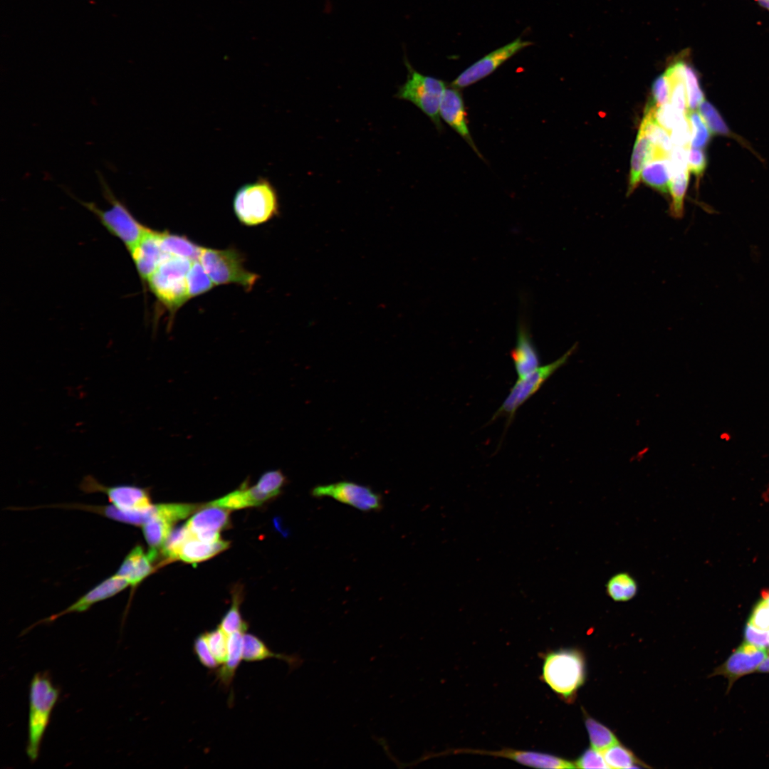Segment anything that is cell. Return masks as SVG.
<instances>
[{"label": "cell", "instance_id": "cell-1", "mask_svg": "<svg viewBox=\"0 0 769 769\" xmlns=\"http://www.w3.org/2000/svg\"><path fill=\"white\" fill-rule=\"evenodd\" d=\"M541 680L563 701L571 703L586 679L584 654L576 649H560L542 654Z\"/></svg>", "mask_w": 769, "mask_h": 769}, {"label": "cell", "instance_id": "cell-2", "mask_svg": "<svg viewBox=\"0 0 769 769\" xmlns=\"http://www.w3.org/2000/svg\"><path fill=\"white\" fill-rule=\"evenodd\" d=\"M97 174L102 194L110 204L108 209H101L94 202L73 198L92 212L104 228L120 240L130 251L150 229L139 221L126 204L115 197L103 176L99 172Z\"/></svg>", "mask_w": 769, "mask_h": 769}, {"label": "cell", "instance_id": "cell-3", "mask_svg": "<svg viewBox=\"0 0 769 769\" xmlns=\"http://www.w3.org/2000/svg\"><path fill=\"white\" fill-rule=\"evenodd\" d=\"M192 261L165 253L146 283L158 301L172 315L189 299L187 275Z\"/></svg>", "mask_w": 769, "mask_h": 769}, {"label": "cell", "instance_id": "cell-4", "mask_svg": "<svg viewBox=\"0 0 769 769\" xmlns=\"http://www.w3.org/2000/svg\"><path fill=\"white\" fill-rule=\"evenodd\" d=\"M58 697L59 689L53 684L48 673H37L33 676L29 688L26 746V754L31 763L38 758L43 736Z\"/></svg>", "mask_w": 769, "mask_h": 769}, {"label": "cell", "instance_id": "cell-5", "mask_svg": "<svg viewBox=\"0 0 769 769\" xmlns=\"http://www.w3.org/2000/svg\"><path fill=\"white\" fill-rule=\"evenodd\" d=\"M233 208L235 216L242 224L253 226L264 224L278 214L277 192L268 179L260 177L237 190Z\"/></svg>", "mask_w": 769, "mask_h": 769}, {"label": "cell", "instance_id": "cell-6", "mask_svg": "<svg viewBox=\"0 0 769 769\" xmlns=\"http://www.w3.org/2000/svg\"><path fill=\"white\" fill-rule=\"evenodd\" d=\"M404 63L408 70L407 78L399 86L396 98L413 103L429 117L439 131H441L439 107L447 87L446 83L440 79L419 73L407 59Z\"/></svg>", "mask_w": 769, "mask_h": 769}, {"label": "cell", "instance_id": "cell-7", "mask_svg": "<svg viewBox=\"0 0 769 769\" xmlns=\"http://www.w3.org/2000/svg\"><path fill=\"white\" fill-rule=\"evenodd\" d=\"M214 285L237 284L250 291L258 276L246 270L244 258L234 249H214L204 247L199 257Z\"/></svg>", "mask_w": 769, "mask_h": 769}, {"label": "cell", "instance_id": "cell-8", "mask_svg": "<svg viewBox=\"0 0 769 769\" xmlns=\"http://www.w3.org/2000/svg\"><path fill=\"white\" fill-rule=\"evenodd\" d=\"M576 345L571 347L564 355L556 360L539 367L531 374L518 378L516 383L497 411L493 415L491 422L503 417L506 418L507 427L512 422L517 410L533 395L544 383L562 366H563L574 352Z\"/></svg>", "mask_w": 769, "mask_h": 769}, {"label": "cell", "instance_id": "cell-9", "mask_svg": "<svg viewBox=\"0 0 769 769\" xmlns=\"http://www.w3.org/2000/svg\"><path fill=\"white\" fill-rule=\"evenodd\" d=\"M80 488L87 493H105L112 505L124 512H139L152 505L147 488L131 484L107 486L91 475H87L83 478Z\"/></svg>", "mask_w": 769, "mask_h": 769}, {"label": "cell", "instance_id": "cell-10", "mask_svg": "<svg viewBox=\"0 0 769 769\" xmlns=\"http://www.w3.org/2000/svg\"><path fill=\"white\" fill-rule=\"evenodd\" d=\"M197 504H155L152 517L142 526L144 538L150 548L159 550L173 530L174 524L196 511Z\"/></svg>", "mask_w": 769, "mask_h": 769}, {"label": "cell", "instance_id": "cell-11", "mask_svg": "<svg viewBox=\"0 0 769 769\" xmlns=\"http://www.w3.org/2000/svg\"><path fill=\"white\" fill-rule=\"evenodd\" d=\"M311 493L315 498L330 497L362 511H380L382 508L380 494L368 486L352 481H343L317 486Z\"/></svg>", "mask_w": 769, "mask_h": 769}, {"label": "cell", "instance_id": "cell-12", "mask_svg": "<svg viewBox=\"0 0 769 769\" xmlns=\"http://www.w3.org/2000/svg\"><path fill=\"white\" fill-rule=\"evenodd\" d=\"M532 43L520 38L500 47L471 65L460 73L451 83V86L461 89L482 80L493 73L499 66Z\"/></svg>", "mask_w": 769, "mask_h": 769}, {"label": "cell", "instance_id": "cell-13", "mask_svg": "<svg viewBox=\"0 0 769 769\" xmlns=\"http://www.w3.org/2000/svg\"><path fill=\"white\" fill-rule=\"evenodd\" d=\"M449 753H471L478 755H488L494 757L505 758L518 762L524 765L539 768H575V763L562 758L561 757L541 753L525 750H516L505 748L501 750H486L469 748H460L451 750Z\"/></svg>", "mask_w": 769, "mask_h": 769}, {"label": "cell", "instance_id": "cell-14", "mask_svg": "<svg viewBox=\"0 0 769 769\" xmlns=\"http://www.w3.org/2000/svg\"><path fill=\"white\" fill-rule=\"evenodd\" d=\"M439 114L441 118L463 137L474 151L482 158L470 133L464 101L459 89L452 86L446 87L441 97Z\"/></svg>", "mask_w": 769, "mask_h": 769}, {"label": "cell", "instance_id": "cell-15", "mask_svg": "<svg viewBox=\"0 0 769 769\" xmlns=\"http://www.w3.org/2000/svg\"><path fill=\"white\" fill-rule=\"evenodd\" d=\"M159 550L150 548L147 552L139 545L126 555L115 573L125 579L132 590L157 568L155 563L159 558Z\"/></svg>", "mask_w": 769, "mask_h": 769}, {"label": "cell", "instance_id": "cell-16", "mask_svg": "<svg viewBox=\"0 0 769 769\" xmlns=\"http://www.w3.org/2000/svg\"><path fill=\"white\" fill-rule=\"evenodd\" d=\"M128 582L123 578L114 574L95 585L68 607L38 622L34 625L51 622L67 614L83 612L88 610L94 604L110 598L127 587Z\"/></svg>", "mask_w": 769, "mask_h": 769}, {"label": "cell", "instance_id": "cell-17", "mask_svg": "<svg viewBox=\"0 0 769 769\" xmlns=\"http://www.w3.org/2000/svg\"><path fill=\"white\" fill-rule=\"evenodd\" d=\"M766 656L765 648L743 643L715 671L714 674L726 676L732 684L741 676L757 670Z\"/></svg>", "mask_w": 769, "mask_h": 769}, {"label": "cell", "instance_id": "cell-18", "mask_svg": "<svg viewBox=\"0 0 769 769\" xmlns=\"http://www.w3.org/2000/svg\"><path fill=\"white\" fill-rule=\"evenodd\" d=\"M209 506L197 512L185 525L195 538L213 543L221 539L219 531L227 527L229 516L226 509Z\"/></svg>", "mask_w": 769, "mask_h": 769}, {"label": "cell", "instance_id": "cell-19", "mask_svg": "<svg viewBox=\"0 0 769 769\" xmlns=\"http://www.w3.org/2000/svg\"><path fill=\"white\" fill-rule=\"evenodd\" d=\"M129 252L145 286L165 254L160 247L159 231L150 229Z\"/></svg>", "mask_w": 769, "mask_h": 769}, {"label": "cell", "instance_id": "cell-20", "mask_svg": "<svg viewBox=\"0 0 769 769\" xmlns=\"http://www.w3.org/2000/svg\"><path fill=\"white\" fill-rule=\"evenodd\" d=\"M510 356L518 378L531 374L540 367L539 352L523 320L518 322L516 345L511 349Z\"/></svg>", "mask_w": 769, "mask_h": 769}, {"label": "cell", "instance_id": "cell-21", "mask_svg": "<svg viewBox=\"0 0 769 769\" xmlns=\"http://www.w3.org/2000/svg\"><path fill=\"white\" fill-rule=\"evenodd\" d=\"M664 155L665 157L666 154L653 145L639 130L632 155L627 196L634 191L639 183L643 167L648 162L663 157Z\"/></svg>", "mask_w": 769, "mask_h": 769}, {"label": "cell", "instance_id": "cell-22", "mask_svg": "<svg viewBox=\"0 0 769 769\" xmlns=\"http://www.w3.org/2000/svg\"><path fill=\"white\" fill-rule=\"evenodd\" d=\"M272 658L286 661L291 670L298 668L303 663L298 655L276 653L258 636L247 632L244 634L243 661L257 662Z\"/></svg>", "mask_w": 769, "mask_h": 769}, {"label": "cell", "instance_id": "cell-23", "mask_svg": "<svg viewBox=\"0 0 769 769\" xmlns=\"http://www.w3.org/2000/svg\"><path fill=\"white\" fill-rule=\"evenodd\" d=\"M229 547V542L219 540L210 543L201 540L192 535L181 545L177 554V560L196 564L209 559Z\"/></svg>", "mask_w": 769, "mask_h": 769}, {"label": "cell", "instance_id": "cell-24", "mask_svg": "<svg viewBox=\"0 0 769 769\" xmlns=\"http://www.w3.org/2000/svg\"><path fill=\"white\" fill-rule=\"evenodd\" d=\"M243 632L229 634L228 654L226 661L214 671L216 679L225 689L232 684L236 671L243 661Z\"/></svg>", "mask_w": 769, "mask_h": 769}, {"label": "cell", "instance_id": "cell-25", "mask_svg": "<svg viewBox=\"0 0 769 769\" xmlns=\"http://www.w3.org/2000/svg\"><path fill=\"white\" fill-rule=\"evenodd\" d=\"M160 247L164 253L187 258L192 261L199 260L203 246H201L184 236L159 231Z\"/></svg>", "mask_w": 769, "mask_h": 769}, {"label": "cell", "instance_id": "cell-26", "mask_svg": "<svg viewBox=\"0 0 769 769\" xmlns=\"http://www.w3.org/2000/svg\"><path fill=\"white\" fill-rule=\"evenodd\" d=\"M656 107L651 103H648L639 130L642 132L653 145L669 155L674 145L669 132L662 127L654 117V110Z\"/></svg>", "mask_w": 769, "mask_h": 769}, {"label": "cell", "instance_id": "cell-27", "mask_svg": "<svg viewBox=\"0 0 769 769\" xmlns=\"http://www.w3.org/2000/svg\"><path fill=\"white\" fill-rule=\"evenodd\" d=\"M642 178L652 188L667 194L671 178L669 157L654 159L648 162L642 172Z\"/></svg>", "mask_w": 769, "mask_h": 769}, {"label": "cell", "instance_id": "cell-28", "mask_svg": "<svg viewBox=\"0 0 769 769\" xmlns=\"http://www.w3.org/2000/svg\"><path fill=\"white\" fill-rule=\"evenodd\" d=\"M637 591V581L626 572L614 575L606 584L607 594L615 602L629 601L636 596Z\"/></svg>", "mask_w": 769, "mask_h": 769}, {"label": "cell", "instance_id": "cell-29", "mask_svg": "<svg viewBox=\"0 0 769 769\" xmlns=\"http://www.w3.org/2000/svg\"><path fill=\"white\" fill-rule=\"evenodd\" d=\"M699 110L711 134L733 138L746 148H750L742 137L730 130L719 112L708 101L704 100L699 105Z\"/></svg>", "mask_w": 769, "mask_h": 769}, {"label": "cell", "instance_id": "cell-30", "mask_svg": "<svg viewBox=\"0 0 769 769\" xmlns=\"http://www.w3.org/2000/svg\"><path fill=\"white\" fill-rule=\"evenodd\" d=\"M585 725L588 733L591 747L597 750H605L619 743L615 733L608 727L590 716L583 711Z\"/></svg>", "mask_w": 769, "mask_h": 769}, {"label": "cell", "instance_id": "cell-31", "mask_svg": "<svg viewBox=\"0 0 769 769\" xmlns=\"http://www.w3.org/2000/svg\"><path fill=\"white\" fill-rule=\"evenodd\" d=\"M602 754L609 768H649L632 750L619 742L606 748Z\"/></svg>", "mask_w": 769, "mask_h": 769}, {"label": "cell", "instance_id": "cell-32", "mask_svg": "<svg viewBox=\"0 0 769 769\" xmlns=\"http://www.w3.org/2000/svg\"><path fill=\"white\" fill-rule=\"evenodd\" d=\"M689 179V171L673 174L669 185L671 203L669 207L670 215L675 219H681L684 213V198Z\"/></svg>", "mask_w": 769, "mask_h": 769}, {"label": "cell", "instance_id": "cell-33", "mask_svg": "<svg viewBox=\"0 0 769 769\" xmlns=\"http://www.w3.org/2000/svg\"><path fill=\"white\" fill-rule=\"evenodd\" d=\"M187 283L189 298L206 293L215 286L198 260L192 263L187 275Z\"/></svg>", "mask_w": 769, "mask_h": 769}, {"label": "cell", "instance_id": "cell-34", "mask_svg": "<svg viewBox=\"0 0 769 769\" xmlns=\"http://www.w3.org/2000/svg\"><path fill=\"white\" fill-rule=\"evenodd\" d=\"M685 80L688 111H694L699 108L705 98L700 85L699 74L689 60L685 68Z\"/></svg>", "mask_w": 769, "mask_h": 769}, {"label": "cell", "instance_id": "cell-35", "mask_svg": "<svg viewBox=\"0 0 769 769\" xmlns=\"http://www.w3.org/2000/svg\"><path fill=\"white\" fill-rule=\"evenodd\" d=\"M204 634L212 655L219 664H222L227 657L229 634L219 626Z\"/></svg>", "mask_w": 769, "mask_h": 769}, {"label": "cell", "instance_id": "cell-36", "mask_svg": "<svg viewBox=\"0 0 769 769\" xmlns=\"http://www.w3.org/2000/svg\"><path fill=\"white\" fill-rule=\"evenodd\" d=\"M240 597L234 595L231 607L222 617L219 627L228 634L240 632L245 633L249 624L243 619L239 609Z\"/></svg>", "mask_w": 769, "mask_h": 769}, {"label": "cell", "instance_id": "cell-37", "mask_svg": "<svg viewBox=\"0 0 769 769\" xmlns=\"http://www.w3.org/2000/svg\"><path fill=\"white\" fill-rule=\"evenodd\" d=\"M691 130V147L694 148H704L710 141L711 132L703 121L701 115L695 110L688 111Z\"/></svg>", "mask_w": 769, "mask_h": 769}, {"label": "cell", "instance_id": "cell-38", "mask_svg": "<svg viewBox=\"0 0 769 769\" xmlns=\"http://www.w3.org/2000/svg\"><path fill=\"white\" fill-rule=\"evenodd\" d=\"M286 480L280 470H273L264 473L255 486L269 500L280 493Z\"/></svg>", "mask_w": 769, "mask_h": 769}, {"label": "cell", "instance_id": "cell-39", "mask_svg": "<svg viewBox=\"0 0 769 769\" xmlns=\"http://www.w3.org/2000/svg\"><path fill=\"white\" fill-rule=\"evenodd\" d=\"M209 505L228 510L252 507L246 488L236 490L224 497L210 502Z\"/></svg>", "mask_w": 769, "mask_h": 769}, {"label": "cell", "instance_id": "cell-40", "mask_svg": "<svg viewBox=\"0 0 769 769\" xmlns=\"http://www.w3.org/2000/svg\"><path fill=\"white\" fill-rule=\"evenodd\" d=\"M685 115L686 114L679 112L669 103L656 107L654 110V119L669 133Z\"/></svg>", "mask_w": 769, "mask_h": 769}, {"label": "cell", "instance_id": "cell-41", "mask_svg": "<svg viewBox=\"0 0 769 769\" xmlns=\"http://www.w3.org/2000/svg\"><path fill=\"white\" fill-rule=\"evenodd\" d=\"M193 652L199 663L207 669L214 671L218 669L219 664L209 649L204 632L194 638Z\"/></svg>", "mask_w": 769, "mask_h": 769}, {"label": "cell", "instance_id": "cell-42", "mask_svg": "<svg viewBox=\"0 0 769 769\" xmlns=\"http://www.w3.org/2000/svg\"><path fill=\"white\" fill-rule=\"evenodd\" d=\"M669 135L674 146L686 149L691 147V130L687 113L674 127Z\"/></svg>", "mask_w": 769, "mask_h": 769}, {"label": "cell", "instance_id": "cell-43", "mask_svg": "<svg viewBox=\"0 0 769 769\" xmlns=\"http://www.w3.org/2000/svg\"><path fill=\"white\" fill-rule=\"evenodd\" d=\"M748 623L754 628L769 631V604L762 598L753 607Z\"/></svg>", "mask_w": 769, "mask_h": 769}, {"label": "cell", "instance_id": "cell-44", "mask_svg": "<svg viewBox=\"0 0 769 769\" xmlns=\"http://www.w3.org/2000/svg\"><path fill=\"white\" fill-rule=\"evenodd\" d=\"M574 763L579 768H609L603 754L592 747L585 750Z\"/></svg>", "mask_w": 769, "mask_h": 769}, {"label": "cell", "instance_id": "cell-45", "mask_svg": "<svg viewBox=\"0 0 769 769\" xmlns=\"http://www.w3.org/2000/svg\"><path fill=\"white\" fill-rule=\"evenodd\" d=\"M687 162L689 171L699 179L707 167L706 155L702 149L689 147L687 151Z\"/></svg>", "mask_w": 769, "mask_h": 769}, {"label": "cell", "instance_id": "cell-46", "mask_svg": "<svg viewBox=\"0 0 769 769\" xmlns=\"http://www.w3.org/2000/svg\"><path fill=\"white\" fill-rule=\"evenodd\" d=\"M653 100L651 102L658 107L669 103L670 99V88L668 80L663 73L654 80L652 86Z\"/></svg>", "mask_w": 769, "mask_h": 769}, {"label": "cell", "instance_id": "cell-47", "mask_svg": "<svg viewBox=\"0 0 769 769\" xmlns=\"http://www.w3.org/2000/svg\"><path fill=\"white\" fill-rule=\"evenodd\" d=\"M744 637L746 642L756 647L765 648L769 645L768 632L757 629L748 623L744 629Z\"/></svg>", "mask_w": 769, "mask_h": 769}, {"label": "cell", "instance_id": "cell-48", "mask_svg": "<svg viewBox=\"0 0 769 769\" xmlns=\"http://www.w3.org/2000/svg\"><path fill=\"white\" fill-rule=\"evenodd\" d=\"M760 672H769V656H766L758 669Z\"/></svg>", "mask_w": 769, "mask_h": 769}, {"label": "cell", "instance_id": "cell-49", "mask_svg": "<svg viewBox=\"0 0 769 769\" xmlns=\"http://www.w3.org/2000/svg\"><path fill=\"white\" fill-rule=\"evenodd\" d=\"M758 4L764 9L769 11V0H756Z\"/></svg>", "mask_w": 769, "mask_h": 769}, {"label": "cell", "instance_id": "cell-50", "mask_svg": "<svg viewBox=\"0 0 769 769\" xmlns=\"http://www.w3.org/2000/svg\"><path fill=\"white\" fill-rule=\"evenodd\" d=\"M761 595L762 598L765 599L769 604V590H763Z\"/></svg>", "mask_w": 769, "mask_h": 769}, {"label": "cell", "instance_id": "cell-51", "mask_svg": "<svg viewBox=\"0 0 769 769\" xmlns=\"http://www.w3.org/2000/svg\"><path fill=\"white\" fill-rule=\"evenodd\" d=\"M768 641L769 642V631L768 632Z\"/></svg>", "mask_w": 769, "mask_h": 769}]
</instances>
